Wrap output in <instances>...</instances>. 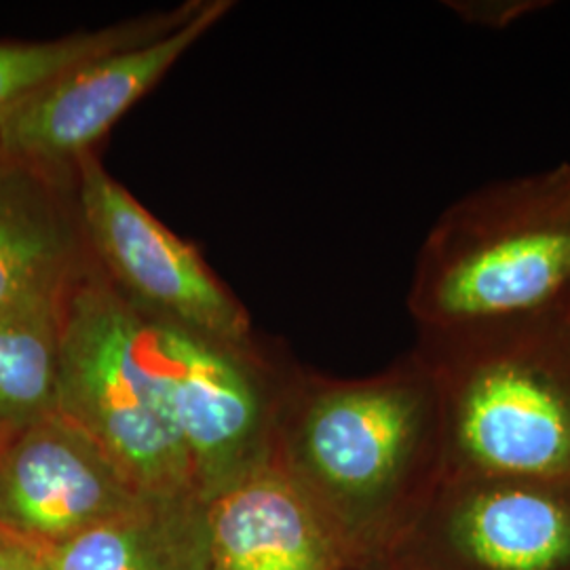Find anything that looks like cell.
I'll use <instances>...</instances> for the list:
<instances>
[{
    "mask_svg": "<svg viewBox=\"0 0 570 570\" xmlns=\"http://www.w3.org/2000/svg\"><path fill=\"white\" fill-rule=\"evenodd\" d=\"M235 4L204 0L202 9L161 39L82 61L45 82L0 119V146L53 169H77L122 115L164 79Z\"/></svg>",
    "mask_w": 570,
    "mask_h": 570,
    "instance_id": "cell-7",
    "label": "cell"
},
{
    "mask_svg": "<svg viewBox=\"0 0 570 570\" xmlns=\"http://www.w3.org/2000/svg\"><path fill=\"white\" fill-rule=\"evenodd\" d=\"M96 268L77 169L35 164L0 146V313L63 315Z\"/></svg>",
    "mask_w": 570,
    "mask_h": 570,
    "instance_id": "cell-9",
    "label": "cell"
},
{
    "mask_svg": "<svg viewBox=\"0 0 570 570\" xmlns=\"http://www.w3.org/2000/svg\"><path fill=\"white\" fill-rule=\"evenodd\" d=\"M77 190L94 261L129 305L220 343L256 345L245 306L202 252L157 220L98 155L77 165Z\"/></svg>",
    "mask_w": 570,
    "mask_h": 570,
    "instance_id": "cell-6",
    "label": "cell"
},
{
    "mask_svg": "<svg viewBox=\"0 0 570 570\" xmlns=\"http://www.w3.org/2000/svg\"><path fill=\"white\" fill-rule=\"evenodd\" d=\"M412 351L438 389L446 475L570 487V327L558 306L419 330Z\"/></svg>",
    "mask_w": 570,
    "mask_h": 570,
    "instance_id": "cell-2",
    "label": "cell"
},
{
    "mask_svg": "<svg viewBox=\"0 0 570 570\" xmlns=\"http://www.w3.org/2000/svg\"><path fill=\"white\" fill-rule=\"evenodd\" d=\"M271 461L303 490L346 562L395 550L446 475L438 389L410 351L367 379L285 370Z\"/></svg>",
    "mask_w": 570,
    "mask_h": 570,
    "instance_id": "cell-1",
    "label": "cell"
},
{
    "mask_svg": "<svg viewBox=\"0 0 570 570\" xmlns=\"http://www.w3.org/2000/svg\"><path fill=\"white\" fill-rule=\"evenodd\" d=\"M570 289V164L484 184L421 245L407 308L419 330L534 315Z\"/></svg>",
    "mask_w": 570,
    "mask_h": 570,
    "instance_id": "cell-3",
    "label": "cell"
},
{
    "mask_svg": "<svg viewBox=\"0 0 570 570\" xmlns=\"http://www.w3.org/2000/svg\"><path fill=\"white\" fill-rule=\"evenodd\" d=\"M0 570H53L49 551L0 529Z\"/></svg>",
    "mask_w": 570,
    "mask_h": 570,
    "instance_id": "cell-16",
    "label": "cell"
},
{
    "mask_svg": "<svg viewBox=\"0 0 570 570\" xmlns=\"http://www.w3.org/2000/svg\"><path fill=\"white\" fill-rule=\"evenodd\" d=\"M63 315L0 313V444L58 412Z\"/></svg>",
    "mask_w": 570,
    "mask_h": 570,
    "instance_id": "cell-14",
    "label": "cell"
},
{
    "mask_svg": "<svg viewBox=\"0 0 570 570\" xmlns=\"http://www.w3.org/2000/svg\"><path fill=\"white\" fill-rule=\"evenodd\" d=\"M449 539L478 570L570 567V487L532 480L446 475Z\"/></svg>",
    "mask_w": 570,
    "mask_h": 570,
    "instance_id": "cell-10",
    "label": "cell"
},
{
    "mask_svg": "<svg viewBox=\"0 0 570 570\" xmlns=\"http://www.w3.org/2000/svg\"><path fill=\"white\" fill-rule=\"evenodd\" d=\"M49 558L53 570H209L207 501L199 494L144 497Z\"/></svg>",
    "mask_w": 570,
    "mask_h": 570,
    "instance_id": "cell-12",
    "label": "cell"
},
{
    "mask_svg": "<svg viewBox=\"0 0 570 570\" xmlns=\"http://www.w3.org/2000/svg\"><path fill=\"white\" fill-rule=\"evenodd\" d=\"M56 410L82 429L144 494H199L144 367L138 311L100 268L75 292L63 313Z\"/></svg>",
    "mask_w": 570,
    "mask_h": 570,
    "instance_id": "cell-4",
    "label": "cell"
},
{
    "mask_svg": "<svg viewBox=\"0 0 570 570\" xmlns=\"http://www.w3.org/2000/svg\"><path fill=\"white\" fill-rule=\"evenodd\" d=\"M202 4V0H190L167 11H153L53 41H0V119L68 68L117 49L161 39L190 20Z\"/></svg>",
    "mask_w": 570,
    "mask_h": 570,
    "instance_id": "cell-13",
    "label": "cell"
},
{
    "mask_svg": "<svg viewBox=\"0 0 570 570\" xmlns=\"http://www.w3.org/2000/svg\"><path fill=\"white\" fill-rule=\"evenodd\" d=\"M450 11L461 21L484 30H505L515 21L550 9L551 0H450Z\"/></svg>",
    "mask_w": 570,
    "mask_h": 570,
    "instance_id": "cell-15",
    "label": "cell"
},
{
    "mask_svg": "<svg viewBox=\"0 0 570 570\" xmlns=\"http://www.w3.org/2000/svg\"><path fill=\"white\" fill-rule=\"evenodd\" d=\"M138 317L155 397L209 501L271 461L285 370L256 345L220 343L140 311Z\"/></svg>",
    "mask_w": 570,
    "mask_h": 570,
    "instance_id": "cell-5",
    "label": "cell"
},
{
    "mask_svg": "<svg viewBox=\"0 0 570 570\" xmlns=\"http://www.w3.org/2000/svg\"><path fill=\"white\" fill-rule=\"evenodd\" d=\"M144 494L58 412L0 444V529L51 551L140 505Z\"/></svg>",
    "mask_w": 570,
    "mask_h": 570,
    "instance_id": "cell-8",
    "label": "cell"
},
{
    "mask_svg": "<svg viewBox=\"0 0 570 570\" xmlns=\"http://www.w3.org/2000/svg\"><path fill=\"white\" fill-rule=\"evenodd\" d=\"M209 570H343L345 551L273 461L207 501Z\"/></svg>",
    "mask_w": 570,
    "mask_h": 570,
    "instance_id": "cell-11",
    "label": "cell"
},
{
    "mask_svg": "<svg viewBox=\"0 0 570 570\" xmlns=\"http://www.w3.org/2000/svg\"><path fill=\"white\" fill-rule=\"evenodd\" d=\"M343 570H406L402 564L393 562L391 560V553H379V556H372V558H364V560H355V562H348Z\"/></svg>",
    "mask_w": 570,
    "mask_h": 570,
    "instance_id": "cell-17",
    "label": "cell"
},
{
    "mask_svg": "<svg viewBox=\"0 0 570 570\" xmlns=\"http://www.w3.org/2000/svg\"><path fill=\"white\" fill-rule=\"evenodd\" d=\"M558 308H560V313H562V317H564V322L569 324L570 327V289L569 294L562 298V303L558 305Z\"/></svg>",
    "mask_w": 570,
    "mask_h": 570,
    "instance_id": "cell-18",
    "label": "cell"
}]
</instances>
